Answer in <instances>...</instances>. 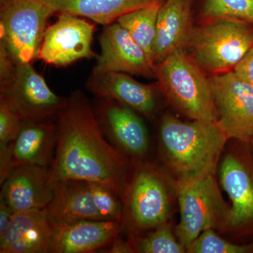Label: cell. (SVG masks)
Returning a JSON list of instances; mask_svg holds the SVG:
<instances>
[{"instance_id":"6da1fadb","label":"cell","mask_w":253,"mask_h":253,"mask_svg":"<svg viewBox=\"0 0 253 253\" xmlns=\"http://www.w3.org/2000/svg\"><path fill=\"white\" fill-rule=\"evenodd\" d=\"M57 116L56 150L49 167L54 182L93 181L120 196L130 159L106 140L89 100L82 91H73Z\"/></svg>"},{"instance_id":"7a4b0ae2","label":"cell","mask_w":253,"mask_h":253,"mask_svg":"<svg viewBox=\"0 0 253 253\" xmlns=\"http://www.w3.org/2000/svg\"><path fill=\"white\" fill-rule=\"evenodd\" d=\"M229 140L217 122H182L166 115L160 125L159 156L175 180H185L217 173Z\"/></svg>"},{"instance_id":"3957f363","label":"cell","mask_w":253,"mask_h":253,"mask_svg":"<svg viewBox=\"0 0 253 253\" xmlns=\"http://www.w3.org/2000/svg\"><path fill=\"white\" fill-rule=\"evenodd\" d=\"M123 232L136 234L172 221L178 206L175 179L158 163L130 160L121 194Z\"/></svg>"},{"instance_id":"277c9868","label":"cell","mask_w":253,"mask_h":253,"mask_svg":"<svg viewBox=\"0 0 253 253\" xmlns=\"http://www.w3.org/2000/svg\"><path fill=\"white\" fill-rule=\"evenodd\" d=\"M160 90L177 112L191 121L217 122L211 80L184 50L155 65Z\"/></svg>"},{"instance_id":"5b68a950","label":"cell","mask_w":253,"mask_h":253,"mask_svg":"<svg viewBox=\"0 0 253 253\" xmlns=\"http://www.w3.org/2000/svg\"><path fill=\"white\" fill-rule=\"evenodd\" d=\"M175 183L180 221L174 233L181 245L186 249L207 229L221 235L227 226L231 206L221 194L217 173Z\"/></svg>"},{"instance_id":"8992f818","label":"cell","mask_w":253,"mask_h":253,"mask_svg":"<svg viewBox=\"0 0 253 253\" xmlns=\"http://www.w3.org/2000/svg\"><path fill=\"white\" fill-rule=\"evenodd\" d=\"M230 140L217 169L219 184L231 203L229 221L221 236L245 244L253 241V151L251 144Z\"/></svg>"},{"instance_id":"52a82bcc","label":"cell","mask_w":253,"mask_h":253,"mask_svg":"<svg viewBox=\"0 0 253 253\" xmlns=\"http://www.w3.org/2000/svg\"><path fill=\"white\" fill-rule=\"evenodd\" d=\"M122 212L121 197L114 191L79 179L55 181L54 196L47 207L54 231L83 221H122Z\"/></svg>"},{"instance_id":"ba28073f","label":"cell","mask_w":253,"mask_h":253,"mask_svg":"<svg viewBox=\"0 0 253 253\" xmlns=\"http://www.w3.org/2000/svg\"><path fill=\"white\" fill-rule=\"evenodd\" d=\"M251 23L228 18L211 19L192 30L188 46L201 68L218 74L234 69L253 45Z\"/></svg>"},{"instance_id":"9c48e42d","label":"cell","mask_w":253,"mask_h":253,"mask_svg":"<svg viewBox=\"0 0 253 253\" xmlns=\"http://www.w3.org/2000/svg\"><path fill=\"white\" fill-rule=\"evenodd\" d=\"M54 14L46 0H0V45L15 63L38 59L46 23Z\"/></svg>"},{"instance_id":"30bf717a","label":"cell","mask_w":253,"mask_h":253,"mask_svg":"<svg viewBox=\"0 0 253 253\" xmlns=\"http://www.w3.org/2000/svg\"><path fill=\"white\" fill-rule=\"evenodd\" d=\"M0 99L9 103L22 121H33L58 115L68 98L55 94L32 63H16L0 78Z\"/></svg>"},{"instance_id":"8fae6325","label":"cell","mask_w":253,"mask_h":253,"mask_svg":"<svg viewBox=\"0 0 253 253\" xmlns=\"http://www.w3.org/2000/svg\"><path fill=\"white\" fill-rule=\"evenodd\" d=\"M217 123L230 139L253 141V85L234 71L218 73L211 80Z\"/></svg>"},{"instance_id":"7c38bea8","label":"cell","mask_w":253,"mask_h":253,"mask_svg":"<svg viewBox=\"0 0 253 253\" xmlns=\"http://www.w3.org/2000/svg\"><path fill=\"white\" fill-rule=\"evenodd\" d=\"M94 25L84 18L68 13H59L57 21L46 28L38 54L47 64L66 66L78 60L91 59Z\"/></svg>"},{"instance_id":"4fadbf2b","label":"cell","mask_w":253,"mask_h":253,"mask_svg":"<svg viewBox=\"0 0 253 253\" xmlns=\"http://www.w3.org/2000/svg\"><path fill=\"white\" fill-rule=\"evenodd\" d=\"M101 130L130 160L143 159L149 149V131L138 113L117 101L101 98L95 111Z\"/></svg>"},{"instance_id":"5bb4252c","label":"cell","mask_w":253,"mask_h":253,"mask_svg":"<svg viewBox=\"0 0 253 253\" xmlns=\"http://www.w3.org/2000/svg\"><path fill=\"white\" fill-rule=\"evenodd\" d=\"M101 54L92 73L117 72L145 78L155 76V66L146 52L118 22L104 26L99 36Z\"/></svg>"},{"instance_id":"9a60e30c","label":"cell","mask_w":253,"mask_h":253,"mask_svg":"<svg viewBox=\"0 0 253 253\" xmlns=\"http://www.w3.org/2000/svg\"><path fill=\"white\" fill-rule=\"evenodd\" d=\"M1 186L0 197L14 213L47 208L54 196V181L49 167L15 168Z\"/></svg>"},{"instance_id":"2e32d148","label":"cell","mask_w":253,"mask_h":253,"mask_svg":"<svg viewBox=\"0 0 253 253\" xmlns=\"http://www.w3.org/2000/svg\"><path fill=\"white\" fill-rule=\"evenodd\" d=\"M54 233L47 208L15 212L0 235V253H51Z\"/></svg>"},{"instance_id":"e0dca14e","label":"cell","mask_w":253,"mask_h":253,"mask_svg":"<svg viewBox=\"0 0 253 253\" xmlns=\"http://www.w3.org/2000/svg\"><path fill=\"white\" fill-rule=\"evenodd\" d=\"M86 86L98 97L115 100L147 117H151L157 111L156 88L136 81L129 74L92 73Z\"/></svg>"},{"instance_id":"ac0fdd59","label":"cell","mask_w":253,"mask_h":253,"mask_svg":"<svg viewBox=\"0 0 253 253\" xmlns=\"http://www.w3.org/2000/svg\"><path fill=\"white\" fill-rule=\"evenodd\" d=\"M56 145V124L47 120L23 121L11 146L10 172L19 166L50 167Z\"/></svg>"},{"instance_id":"d6986e66","label":"cell","mask_w":253,"mask_h":253,"mask_svg":"<svg viewBox=\"0 0 253 253\" xmlns=\"http://www.w3.org/2000/svg\"><path fill=\"white\" fill-rule=\"evenodd\" d=\"M123 231L121 220L80 221L55 231L52 253H89L104 251Z\"/></svg>"},{"instance_id":"ffe728a7","label":"cell","mask_w":253,"mask_h":253,"mask_svg":"<svg viewBox=\"0 0 253 253\" xmlns=\"http://www.w3.org/2000/svg\"><path fill=\"white\" fill-rule=\"evenodd\" d=\"M191 32L190 0H165L158 11L154 65L172 53L184 50Z\"/></svg>"},{"instance_id":"44dd1931","label":"cell","mask_w":253,"mask_h":253,"mask_svg":"<svg viewBox=\"0 0 253 253\" xmlns=\"http://www.w3.org/2000/svg\"><path fill=\"white\" fill-rule=\"evenodd\" d=\"M56 13L89 18L99 24L116 22L123 15L147 6H161L165 0H46Z\"/></svg>"},{"instance_id":"7402d4cb","label":"cell","mask_w":253,"mask_h":253,"mask_svg":"<svg viewBox=\"0 0 253 253\" xmlns=\"http://www.w3.org/2000/svg\"><path fill=\"white\" fill-rule=\"evenodd\" d=\"M160 7L161 6H152L134 10L123 15L116 21L129 33L153 63Z\"/></svg>"},{"instance_id":"603a6c76","label":"cell","mask_w":253,"mask_h":253,"mask_svg":"<svg viewBox=\"0 0 253 253\" xmlns=\"http://www.w3.org/2000/svg\"><path fill=\"white\" fill-rule=\"evenodd\" d=\"M171 221L156 229L136 234H126L131 253H186L174 233Z\"/></svg>"},{"instance_id":"cb8c5ba5","label":"cell","mask_w":253,"mask_h":253,"mask_svg":"<svg viewBox=\"0 0 253 253\" xmlns=\"http://www.w3.org/2000/svg\"><path fill=\"white\" fill-rule=\"evenodd\" d=\"M22 121L14 108L4 99H0V184L10 172L11 146Z\"/></svg>"},{"instance_id":"d4e9b609","label":"cell","mask_w":253,"mask_h":253,"mask_svg":"<svg viewBox=\"0 0 253 253\" xmlns=\"http://www.w3.org/2000/svg\"><path fill=\"white\" fill-rule=\"evenodd\" d=\"M187 253H253V241L239 244L207 229L186 247Z\"/></svg>"},{"instance_id":"484cf974","label":"cell","mask_w":253,"mask_h":253,"mask_svg":"<svg viewBox=\"0 0 253 253\" xmlns=\"http://www.w3.org/2000/svg\"><path fill=\"white\" fill-rule=\"evenodd\" d=\"M209 20L228 18L253 24V0H206L203 9Z\"/></svg>"},{"instance_id":"4316f807","label":"cell","mask_w":253,"mask_h":253,"mask_svg":"<svg viewBox=\"0 0 253 253\" xmlns=\"http://www.w3.org/2000/svg\"><path fill=\"white\" fill-rule=\"evenodd\" d=\"M233 71L253 85V45Z\"/></svg>"},{"instance_id":"83f0119b","label":"cell","mask_w":253,"mask_h":253,"mask_svg":"<svg viewBox=\"0 0 253 253\" xmlns=\"http://www.w3.org/2000/svg\"><path fill=\"white\" fill-rule=\"evenodd\" d=\"M14 212L11 208L0 197V235L2 234L9 226Z\"/></svg>"},{"instance_id":"f1b7e54d","label":"cell","mask_w":253,"mask_h":253,"mask_svg":"<svg viewBox=\"0 0 253 253\" xmlns=\"http://www.w3.org/2000/svg\"><path fill=\"white\" fill-rule=\"evenodd\" d=\"M251 146H252V149H253V141H252V143H251Z\"/></svg>"}]
</instances>
